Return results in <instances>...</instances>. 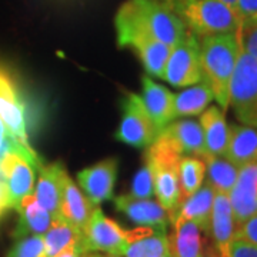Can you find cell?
I'll use <instances>...</instances> for the list:
<instances>
[{"label": "cell", "instance_id": "ba28073f", "mask_svg": "<svg viewBox=\"0 0 257 257\" xmlns=\"http://www.w3.org/2000/svg\"><path fill=\"white\" fill-rule=\"evenodd\" d=\"M127 247L126 230L114 220L106 217L100 207H94L90 219L83 230L82 257L90 253L121 257Z\"/></svg>", "mask_w": 257, "mask_h": 257}, {"label": "cell", "instance_id": "4316f807", "mask_svg": "<svg viewBox=\"0 0 257 257\" xmlns=\"http://www.w3.org/2000/svg\"><path fill=\"white\" fill-rule=\"evenodd\" d=\"M213 92L206 80L193 84L184 92L175 94V119L180 116L200 114L213 100Z\"/></svg>", "mask_w": 257, "mask_h": 257}, {"label": "cell", "instance_id": "e575fe53", "mask_svg": "<svg viewBox=\"0 0 257 257\" xmlns=\"http://www.w3.org/2000/svg\"><path fill=\"white\" fill-rule=\"evenodd\" d=\"M234 236L247 240L250 243H253L254 246H257V214L247 219L244 223L239 224Z\"/></svg>", "mask_w": 257, "mask_h": 257}, {"label": "cell", "instance_id": "b9f144b4", "mask_svg": "<svg viewBox=\"0 0 257 257\" xmlns=\"http://www.w3.org/2000/svg\"><path fill=\"white\" fill-rule=\"evenodd\" d=\"M162 257H172V256H162Z\"/></svg>", "mask_w": 257, "mask_h": 257}, {"label": "cell", "instance_id": "7402d4cb", "mask_svg": "<svg viewBox=\"0 0 257 257\" xmlns=\"http://www.w3.org/2000/svg\"><path fill=\"white\" fill-rule=\"evenodd\" d=\"M94 207L96 206L87 199V196H84L67 176L64 180L63 196L60 202V216L83 233Z\"/></svg>", "mask_w": 257, "mask_h": 257}, {"label": "cell", "instance_id": "9c48e42d", "mask_svg": "<svg viewBox=\"0 0 257 257\" xmlns=\"http://www.w3.org/2000/svg\"><path fill=\"white\" fill-rule=\"evenodd\" d=\"M163 79L176 87L193 86L203 80L199 37L189 29L180 42L172 47Z\"/></svg>", "mask_w": 257, "mask_h": 257}, {"label": "cell", "instance_id": "836d02e7", "mask_svg": "<svg viewBox=\"0 0 257 257\" xmlns=\"http://www.w3.org/2000/svg\"><path fill=\"white\" fill-rule=\"evenodd\" d=\"M229 257H257V246L234 236L229 246Z\"/></svg>", "mask_w": 257, "mask_h": 257}, {"label": "cell", "instance_id": "ffe728a7", "mask_svg": "<svg viewBox=\"0 0 257 257\" xmlns=\"http://www.w3.org/2000/svg\"><path fill=\"white\" fill-rule=\"evenodd\" d=\"M223 157L239 169L257 162V127L247 124L229 126V142Z\"/></svg>", "mask_w": 257, "mask_h": 257}, {"label": "cell", "instance_id": "74e56055", "mask_svg": "<svg viewBox=\"0 0 257 257\" xmlns=\"http://www.w3.org/2000/svg\"><path fill=\"white\" fill-rule=\"evenodd\" d=\"M204 257H226V256H223L220 251L214 247V246H210V247H207V250H206Z\"/></svg>", "mask_w": 257, "mask_h": 257}, {"label": "cell", "instance_id": "d590c367", "mask_svg": "<svg viewBox=\"0 0 257 257\" xmlns=\"http://www.w3.org/2000/svg\"><path fill=\"white\" fill-rule=\"evenodd\" d=\"M8 210H10L9 194H8L6 184L0 182V220L3 219V216L8 213Z\"/></svg>", "mask_w": 257, "mask_h": 257}, {"label": "cell", "instance_id": "ab89813d", "mask_svg": "<svg viewBox=\"0 0 257 257\" xmlns=\"http://www.w3.org/2000/svg\"><path fill=\"white\" fill-rule=\"evenodd\" d=\"M162 2H169V0H162ZM221 2H224V3H226V5H229L230 8H233V9H236V2H237V0H221Z\"/></svg>", "mask_w": 257, "mask_h": 257}, {"label": "cell", "instance_id": "ac0fdd59", "mask_svg": "<svg viewBox=\"0 0 257 257\" xmlns=\"http://www.w3.org/2000/svg\"><path fill=\"white\" fill-rule=\"evenodd\" d=\"M143 94L140 96L147 113L155 121L159 133L175 119V94L152 80V77L143 76Z\"/></svg>", "mask_w": 257, "mask_h": 257}, {"label": "cell", "instance_id": "2e32d148", "mask_svg": "<svg viewBox=\"0 0 257 257\" xmlns=\"http://www.w3.org/2000/svg\"><path fill=\"white\" fill-rule=\"evenodd\" d=\"M126 257L170 256L169 236L166 229L139 226L136 229L126 231Z\"/></svg>", "mask_w": 257, "mask_h": 257}, {"label": "cell", "instance_id": "277c9868", "mask_svg": "<svg viewBox=\"0 0 257 257\" xmlns=\"http://www.w3.org/2000/svg\"><path fill=\"white\" fill-rule=\"evenodd\" d=\"M182 157L172 142L162 133L157 135L145 155V162L153 176L157 200L170 214L180 206L179 166Z\"/></svg>", "mask_w": 257, "mask_h": 257}, {"label": "cell", "instance_id": "d6986e66", "mask_svg": "<svg viewBox=\"0 0 257 257\" xmlns=\"http://www.w3.org/2000/svg\"><path fill=\"white\" fill-rule=\"evenodd\" d=\"M214 189L210 184H202V187L196 193H193L190 197L184 199L180 203L179 209L170 214V220L172 219H186L193 223H196L202 231L204 233H210V217L211 209H213V202H214Z\"/></svg>", "mask_w": 257, "mask_h": 257}, {"label": "cell", "instance_id": "7a4b0ae2", "mask_svg": "<svg viewBox=\"0 0 257 257\" xmlns=\"http://www.w3.org/2000/svg\"><path fill=\"white\" fill-rule=\"evenodd\" d=\"M199 43L203 80L210 86L220 109L226 110L230 104V83L241 52L237 30L199 37Z\"/></svg>", "mask_w": 257, "mask_h": 257}, {"label": "cell", "instance_id": "603a6c76", "mask_svg": "<svg viewBox=\"0 0 257 257\" xmlns=\"http://www.w3.org/2000/svg\"><path fill=\"white\" fill-rule=\"evenodd\" d=\"M19 223L13 231V237L20 239L30 234L43 236L50 227L53 217L37 203L35 194L26 196L19 206Z\"/></svg>", "mask_w": 257, "mask_h": 257}, {"label": "cell", "instance_id": "cb8c5ba5", "mask_svg": "<svg viewBox=\"0 0 257 257\" xmlns=\"http://www.w3.org/2000/svg\"><path fill=\"white\" fill-rule=\"evenodd\" d=\"M200 126L204 135L207 155L223 157L229 142V124L224 117V110L217 106L206 109L200 117Z\"/></svg>", "mask_w": 257, "mask_h": 257}, {"label": "cell", "instance_id": "30bf717a", "mask_svg": "<svg viewBox=\"0 0 257 257\" xmlns=\"http://www.w3.org/2000/svg\"><path fill=\"white\" fill-rule=\"evenodd\" d=\"M121 107L123 116L114 135L116 139L138 149L150 146L159 135V130L147 113L142 97L135 93H128Z\"/></svg>", "mask_w": 257, "mask_h": 257}, {"label": "cell", "instance_id": "44dd1931", "mask_svg": "<svg viewBox=\"0 0 257 257\" xmlns=\"http://www.w3.org/2000/svg\"><path fill=\"white\" fill-rule=\"evenodd\" d=\"M173 231L169 237L172 257H204L202 230L190 220L172 219Z\"/></svg>", "mask_w": 257, "mask_h": 257}, {"label": "cell", "instance_id": "5bb4252c", "mask_svg": "<svg viewBox=\"0 0 257 257\" xmlns=\"http://www.w3.org/2000/svg\"><path fill=\"white\" fill-rule=\"evenodd\" d=\"M116 209L124 213L138 226L167 229L170 213L159 202L150 199H138L130 194H121L113 199Z\"/></svg>", "mask_w": 257, "mask_h": 257}, {"label": "cell", "instance_id": "4dcf8cb0", "mask_svg": "<svg viewBox=\"0 0 257 257\" xmlns=\"http://www.w3.org/2000/svg\"><path fill=\"white\" fill-rule=\"evenodd\" d=\"M153 194H155L153 176H152L149 166L145 163V166L139 170L135 176V179H133L130 196L138 197V199H150Z\"/></svg>", "mask_w": 257, "mask_h": 257}, {"label": "cell", "instance_id": "d6a6232c", "mask_svg": "<svg viewBox=\"0 0 257 257\" xmlns=\"http://www.w3.org/2000/svg\"><path fill=\"white\" fill-rule=\"evenodd\" d=\"M234 10L237 13L240 26L257 23V0H237Z\"/></svg>", "mask_w": 257, "mask_h": 257}, {"label": "cell", "instance_id": "f35d334b", "mask_svg": "<svg viewBox=\"0 0 257 257\" xmlns=\"http://www.w3.org/2000/svg\"><path fill=\"white\" fill-rule=\"evenodd\" d=\"M8 136V130L5 127V124H3V121L0 119V150H2V147H3V143H5V139Z\"/></svg>", "mask_w": 257, "mask_h": 257}, {"label": "cell", "instance_id": "f546056e", "mask_svg": "<svg viewBox=\"0 0 257 257\" xmlns=\"http://www.w3.org/2000/svg\"><path fill=\"white\" fill-rule=\"evenodd\" d=\"M6 257H45V239L39 234L20 237Z\"/></svg>", "mask_w": 257, "mask_h": 257}, {"label": "cell", "instance_id": "83f0119b", "mask_svg": "<svg viewBox=\"0 0 257 257\" xmlns=\"http://www.w3.org/2000/svg\"><path fill=\"white\" fill-rule=\"evenodd\" d=\"M203 160L206 163V170H207V183L210 184L216 193L229 194L237 180L239 167L221 156L207 155L206 157H203Z\"/></svg>", "mask_w": 257, "mask_h": 257}, {"label": "cell", "instance_id": "8d00e7d4", "mask_svg": "<svg viewBox=\"0 0 257 257\" xmlns=\"http://www.w3.org/2000/svg\"><path fill=\"white\" fill-rule=\"evenodd\" d=\"M56 257H80V254L77 253L76 247H69L63 250L62 253H59Z\"/></svg>", "mask_w": 257, "mask_h": 257}, {"label": "cell", "instance_id": "60d3db41", "mask_svg": "<svg viewBox=\"0 0 257 257\" xmlns=\"http://www.w3.org/2000/svg\"><path fill=\"white\" fill-rule=\"evenodd\" d=\"M84 257H114V256H107V254H99V253H90Z\"/></svg>", "mask_w": 257, "mask_h": 257}, {"label": "cell", "instance_id": "5b68a950", "mask_svg": "<svg viewBox=\"0 0 257 257\" xmlns=\"http://www.w3.org/2000/svg\"><path fill=\"white\" fill-rule=\"evenodd\" d=\"M43 165L35 150H29L19 142H13L2 157V175L9 194L10 209L18 210L22 200L33 194L35 170Z\"/></svg>", "mask_w": 257, "mask_h": 257}, {"label": "cell", "instance_id": "484cf974", "mask_svg": "<svg viewBox=\"0 0 257 257\" xmlns=\"http://www.w3.org/2000/svg\"><path fill=\"white\" fill-rule=\"evenodd\" d=\"M128 46L138 52L146 72L155 77H162L165 74L166 63L172 52V47L155 39H138Z\"/></svg>", "mask_w": 257, "mask_h": 257}, {"label": "cell", "instance_id": "52a82bcc", "mask_svg": "<svg viewBox=\"0 0 257 257\" xmlns=\"http://www.w3.org/2000/svg\"><path fill=\"white\" fill-rule=\"evenodd\" d=\"M0 119L12 138L33 150L29 140L26 104L16 77L3 63H0Z\"/></svg>", "mask_w": 257, "mask_h": 257}, {"label": "cell", "instance_id": "d4e9b609", "mask_svg": "<svg viewBox=\"0 0 257 257\" xmlns=\"http://www.w3.org/2000/svg\"><path fill=\"white\" fill-rule=\"evenodd\" d=\"M45 239V257H56L69 247H76L82 257L83 233L73 224L64 220L62 216L53 219L50 227L43 234Z\"/></svg>", "mask_w": 257, "mask_h": 257}, {"label": "cell", "instance_id": "8fae6325", "mask_svg": "<svg viewBox=\"0 0 257 257\" xmlns=\"http://www.w3.org/2000/svg\"><path fill=\"white\" fill-rule=\"evenodd\" d=\"M117 160L114 157L104 159L97 165L87 167L77 173V180L87 199L94 204L113 199V189L116 183Z\"/></svg>", "mask_w": 257, "mask_h": 257}, {"label": "cell", "instance_id": "6da1fadb", "mask_svg": "<svg viewBox=\"0 0 257 257\" xmlns=\"http://www.w3.org/2000/svg\"><path fill=\"white\" fill-rule=\"evenodd\" d=\"M117 45L128 46L138 39H155L173 47L187 28L162 0H127L114 18Z\"/></svg>", "mask_w": 257, "mask_h": 257}, {"label": "cell", "instance_id": "4fadbf2b", "mask_svg": "<svg viewBox=\"0 0 257 257\" xmlns=\"http://www.w3.org/2000/svg\"><path fill=\"white\" fill-rule=\"evenodd\" d=\"M39 180L35 189V197L37 203L47 210L55 219L60 216V202L63 196L64 180L67 177V172L60 162L39 166Z\"/></svg>", "mask_w": 257, "mask_h": 257}, {"label": "cell", "instance_id": "9a60e30c", "mask_svg": "<svg viewBox=\"0 0 257 257\" xmlns=\"http://www.w3.org/2000/svg\"><path fill=\"white\" fill-rule=\"evenodd\" d=\"M237 224L234 220L233 209L230 204L229 194L216 193L211 209L210 234L213 246L220 251L223 256L229 257V246L234 239Z\"/></svg>", "mask_w": 257, "mask_h": 257}, {"label": "cell", "instance_id": "f1b7e54d", "mask_svg": "<svg viewBox=\"0 0 257 257\" xmlns=\"http://www.w3.org/2000/svg\"><path fill=\"white\" fill-rule=\"evenodd\" d=\"M206 175V163L199 157L186 156L180 159L179 183H180V203L190 197L202 187Z\"/></svg>", "mask_w": 257, "mask_h": 257}, {"label": "cell", "instance_id": "7c38bea8", "mask_svg": "<svg viewBox=\"0 0 257 257\" xmlns=\"http://www.w3.org/2000/svg\"><path fill=\"white\" fill-rule=\"evenodd\" d=\"M229 199L237 226L257 214V162L240 167Z\"/></svg>", "mask_w": 257, "mask_h": 257}, {"label": "cell", "instance_id": "e0dca14e", "mask_svg": "<svg viewBox=\"0 0 257 257\" xmlns=\"http://www.w3.org/2000/svg\"><path fill=\"white\" fill-rule=\"evenodd\" d=\"M160 133L172 142V145L182 156H207L203 128L200 123L196 120H177L175 123L167 124Z\"/></svg>", "mask_w": 257, "mask_h": 257}, {"label": "cell", "instance_id": "3957f363", "mask_svg": "<svg viewBox=\"0 0 257 257\" xmlns=\"http://www.w3.org/2000/svg\"><path fill=\"white\" fill-rule=\"evenodd\" d=\"M166 5L197 37L236 32L240 26L236 10L221 0H169Z\"/></svg>", "mask_w": 257, "mask_h": 257}, {"label": "cell", "instance_id": "8992f818", "mask_svg": "<svg viewBox=\"0 0 257 257\" xmlns=\"http://www.w3.org/2000/svg\"><path fill=\"white\" fill-rule=\"evenodd\" d=\"M230 103L236 117L257 127V59L241 50L230 83Z\"/></svg>", "mask_w": 257, "mask_h": 257}, {"label": "cell", "instance_id": "1f68e13d", "mask_svg": "<svg viewBox=\"0 0 257 257\" xmlns=\"http://www.w3.org/2000/svg\"><path fill=\"white\" fill-rule=\"evenodd\" d=\"M237 36L241 50L257 59V23L240 26L237 29Z\"/></svg>", "mask_w": 257, "mask_h": 257}]
</instances>
